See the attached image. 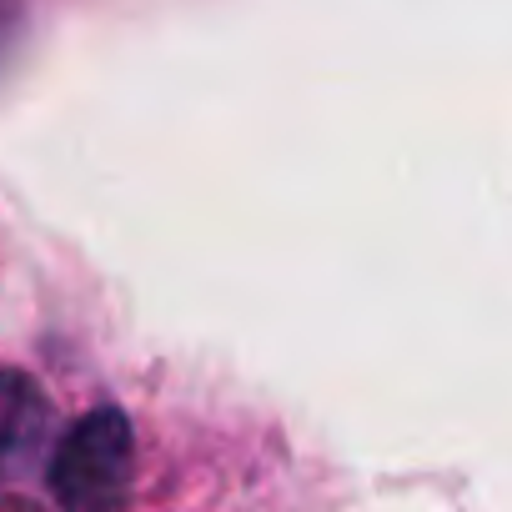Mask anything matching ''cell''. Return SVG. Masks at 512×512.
Returning a JSON list of instances; mask_svg holds the SVG:
<instances>
[{
	"label": "cell",
	"mask_w": 512,
	"mask_h": 512,
	"mask_svg": "<svg viewBox=\"0 0 512 512\" xmlns=\"http://www.w3.org/2000/svg\"><path fill=\"white\" fill-rule=\"evenodd\" d=\"M136 477V437L116 407L86 412L51 457V492L61 512H121Z\"/></svg>",
	"instance_id": "obj_1"
},
{
	"label": "cell",
	"mask_w": 512,
	"mask_h": 512,
	"mask_svg": "<svg viewBox=\"0 0 512 512\" xmlns=\"http://www.w3.org/2000/svg\"><path fill=\"white\" fill-rule=\"evenodd\" d=\"M46 427H51L46 397H41L26 377L0 372V472L26 467V462L41 452Z\"/></svg>",
	"instance_id": "obj_2"
}]
</instances>
